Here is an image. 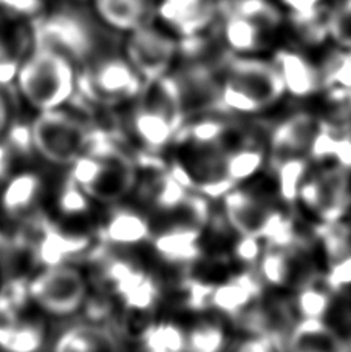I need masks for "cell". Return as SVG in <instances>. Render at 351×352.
<instances>
[{
  "instance_id": "6da1fadb",
  "label": "cell",
  "mask_w": 351,
  "mask_h": 352,
  "mask_svg": "<svg viewBox=\"0 0 351 352\" xmlns=\"http://www.w3.org/2000/svg\"><path fill=\"white\" fill-rule=\"evenodd\" d=\"M34 43L65 54L76 67L98 53L121 47L123 34L99 21L89 0H48L30 19Z\"/></svg>"
},
{
  "instance_id": "7a4b0ae2",
  "label": "cell",
  "mask_w": 351,
  "mask_h": 352,
  "mask_svg": "<svg viewBox=\"0 0 351 352\" xmlns=\"http://www.w3.org/2000/svg\"><path fill=\"white\" fill-rule=\"evenodd\" d=\"M78 87V67L56 50L34 43L12 84L17 99L34 113L62 109Z\"/></svg>"
},
{
  "instance_id": "3957f363",
  "label": "cell",
  "mask_w": 351,
  "mask_h": 352,
  "mask_svg": "<svg viewBox=\"0 0 351 352\" xmlns=\"http://www.w3.org/2000/svg\"><path fill=\"white\" fill-rule=\"evenodd\" d=\"M285 27L286 14L275 0H226L212 30L231 54L263 56Z\"/></svg>"
},
{
  "instance_id": "277c9868",
  "label": "cell",
  "mask_w": 351,
  "mask_h": 352,
  "mask_svg": "<svg viewBox=\"0 0 351 352\" xmlns=\"http://www.w3.org/2000/svg\"><path fill=\"white\" fill-rule=\"evenodd\" d=\"M144 80L124 56L123 45L98 53L78 67L76 94L70 104L89 115L92 110L116 109L131 104Z\"/></svg>"
},
{
  "instance_id": "5b68a950",
  "label": "cell",
  "mask_w": 351,
  "mask_h": 352,
  "mask_svg": "<svg viewBox=\"0 0 351 352\" xmlns=\"http://www.w3.org/2000/svg\"><path fill=\"white\" fill-rule=\"evenodd\" d=\"M285 94L284 82L271 59L263 56H231L220 87L224 115H255L280 102Z\"/></svg>"
},
{
  "instance_id": "8992f818",
  "label": "cell",
  "mask_w": 351,
  "mask_h": 352,
  "mask_svg": "<svg viewBox=\"0 0 351 352\" xmlns=\"http://www.w3.org/2000/svg\"><path fill=\"white\" fill-rule=\"evenodd\" d=\"M131 104L129 129L142 152L158 153L164 150L186 122L178 88L171 73L144 84Z\"/></svg>"
},
{
  "instance_id": "52a82bcc",
  "label": "cell",
  "mask_w": 351,
  "mask_h": 352,
  "mask_svg": "<svg viewBox=\"0 0 351 352\" xmlns=\"http://www.w3.org/2000/svg\"><path fill=\"white\" fill-rule=\"evenodd\" d=\"M83 115L70 105L36 113L31 121L34 153L52 166H70L87 147L92 122Z\"/></svg>"
},
{
  "instance_id": "ba28073f",
  "label": "cell",
  "mask_w": 351,
  "mask_h": 352,
  "mask_svg": "<svg viewBox=\"0 0 351 352\" xmlns=\"http://www.w3.org/2000/svg\"><path fill=\"white\" fill-rule=\"evenodd\" d=\"M224 218L237 235L254 236L274 244L297 241L294 226L265 197L242 188L223 195Z\"/></svg>"
},
{
  "instance_id": "9c48e42d",
  "label": "cell",
  "mask_w": 351,
  "mask_h": 352,
  "mask_svg": "<svg viewBox=\"0 0 351 352\" xmlns=\"http://www.w3.org/2000/svg\"><path fill=\"white\" fill-rule=\"evenodd\" d=\"M30 301L54 318H68L83 311L90 297L89 276L73 263L42 267L28 280Z\"/></svg>"
},
{
  "instance_id": "30bf717a",
  "label": "cell",
  "mask_w": 351,
  "mask_h": 352,
  "mask_svg": "<svg viewBox=\"0 0 351 352\" xmlns=\"http://www.w3.org/2000/svg\"><path fill=\"white\" fill-rule=\"evenodd\" d=\"M123 52L146 84L173 70L180 56V39L156 22L125 34Z\"/></svg>"
},
{
  "instance_id": "8fae6325",
  "label": "cell",
  "mask_w": 351,
  "mask_h": 352,
  "mask_svg": "<svg viewBox=\"0 0 351 352\" xmlns=\"http://www.w3.org/2000/svg\"><path fill=\"white\" fill-rule=\"evenodd\" d=\"M299 201L325 224L337 223L351 206L350 170L336 164L308 175L300 188Z\"/></svg>"
},
{
  "instance_id": "7c38bea8",
  "label": "cell",
  "mask_w": 351,
  "mask_h": 352,
  "mask_svg": "<svg viewBox=\"0 0 351 352\" xmlns=\"http://www.w3.org/2000/svg\"><path fill=\"white\" fill-rule=\"evenodd\" d=\"M226 0H158L156 22L178 37L189 39L215 27Z\"/></svg>"
},
{
  "instance_id": "4fadbf2b",
  "label": "cell",
  "mask_w": 351,
  "mask_h": 352,
  "mask_svg": "<svg viewBox=\"0 0 351 352\" xmlns=\"http://www.w3.org/2000/svg\"><path fill=\"white\" fill-rule=\"evenodd\" d=\"M285 93L296 99H306L323 90L322 72L304 50L294 47H275L271 58Z\"/></svg>"
},
{
  "instance_id": "5bb4252c",
  "label": "cell",
  "mask_w": 351,
  "mask_h": 352,
  "mask_svg": "<svg viewBox=\"0 0 351 352\" xmlns=\"http://www.w3.org/2000/svg\"><path fill=\"white\" fill-rule=\"evenodd\" d=\"M323 125V119L315 113L297 111L275 125L271 135V161L305 158Z\"/></svg>"
},
{
  "instance_id": "9a60e30c",
  "label": "cell",
  "mask_w": 351,
  "mask_h": 352,
  "mask_svg": "<svg viewBox=\"0 0 351 352\" xmlns=\"http://www.w3.org/2000/svg\"><path fill=\"white\" fill-rule=\"evenodd\" d=\"M33 45L30 21L0 11V87H12L19 68Z\"/></svg>"
},
{
  "instance_id": "2e32d148",
  "label": "cell",
  "mask_w": 351,
  "mask_h": 352,
  "mask_svg": "<svg viewBox=\"0 0 351 352\" xmlns=\"http://www.w3.org/2000/svg\"><path fill=\"white\" fill-rule=\"evenodd\" d=\"M153 229L142 212L131 207H116L96 232L98 243L109 249H130L152 240Z\"/></svg>"
},
{
  "instance_id": "e0dca14e",
  "label": "cell",
  "mask_w": 351,
  "mask_h": 352,
  "mask_svg": "<svg viewBox=\"0 0 351 352\" xmlns=\"http://www.w3.org/2000/svg\"><path fill=\"white\" fill-rule=\"evenodd\" d=\"M93 246L95 241L90 235L65 234L50 221L30 250L34 263L42 269L74 263L79 256L89 254Z\"/></svg>"
},
{
  "instance_id": "ac0fdd59",
  "label": "cell",
  "mask_w": 351,
  "mask_h": 352,
  "mask_svg": "<svg viewBox=\"0 0 351 352\" xmlns=\"http://www.w3.org/2000/svg\"><path fill=\"white\" fill-rule=\"evenodd\" d=\"M89 3L105 27L123 36L156 23L158 0H89Z\"/></svg>"
},
{
  "instance_id": "d6986e66",
  "label": "cell",
  "mask_w": 351,
  "mask_h": 352,
  "mask_svg": "<svg viewBox=\"0 0 351 352\" xmlns=\"http://www.w3.org/2000/svg\"><path fill=\"white\" fill-rule=\"evenodd\" d=\"M153 252L161 261L187 269L203 256V229L162 228L152 235Z\"/></svg>"
},
{
  "instance_id": "ffe728a7",
  "label": "cell",
  "mask_w": 351,
  "mask_h": 352,
  "mask_svg": "<svg viewBox=\"0 0 351 352\" xmlns=\"http://www.w3.org/2000/svg\"><path fill=\"white\" fill-rule=\"evenodd\" d=\"M262 286L263 283L259 275L253 272L235 274L229 280L212 289L208 307L234 318L260 298Z\"/></svg>"
},
{
  "instance_id": "44dd1931",
  "label": "cell",
  "mask_w": 351,
  "mask_h": 352,
  "mask_svg": "<svg viewBox=\"0 0 351 352\" xmlns=\"http://www.w3.org/2000/svg\"><path fill=\"white\" fill-rule=\"evenodd\" d=\"M43 192L42 176L33 170H23L6 176L0 192V209L11 219H22L36 210Z\"/></svg>"
},
{
  "instance_id": "7402d4cb",
  "label": "cell",
  "mask_w": 351,
  "mask_h": 352,
  "mask_svg": "<svg viewBox=\"0 0 351 352\" xmlns=\"http://www.w3.org/2000/svg\"><path fill=\"white\" fill-rule=\"evenodd\" d=\"M286 351L348 352V348L347 340L325 323V320H300L288 337Z\"/></svg>"
},
{
  "instance_id": "603a6c76",
  "label": "cell",
  "mask_w": 351,
  "mask_h": 352,
  "mask_svg": "<svg viewBox=\"0 0 351 352\" xmlns=\"http://www.w3.org/2000/svg\"><path fill=\"white\" fill-rule=\"evenodd\" d=\"M53 352H118L115 336L99 324L81 323L62 331Z\"/></svg>"
},
{
  "instance_id": "cb8c5ba5",
  "label": "cell",
  "mask_w": 351,
  "mask_h": 352,
  "mask_svg": "<svg viewBox=\"0 0 351 352\" xmlns=\"http://www.w3.org/2000/svg\"><path fill=\"white\" fill-rule=\"evenodd\" d=\"M47 332L41 323L14 320L0 323V351L2 352H41L45 346Z\"/></svg>"
},
{
  "instance_id": "d4e9b609",
  "label": "cell",
  "mask_w": 351,
  "mask_h": 352,
  "mask_svg": "<svg viewBox=\"0 0 351 352\" xmlns=\"http://www.w3.org/2000/svg\"><path fill=\"white\" fill-rule=\"evenodd\" d=\"M331 292L333 291L328 287L327 281L321 285L316 276H312L296 289L294 311L300 320H325L333 305Z\"/></svg>"
},
{
  "instance_id": "484cf974",
  "label": "cell",
  "mask_w": 351,
  "mask_h": 352,
  "mask_svg": "<svg viewBox=\"0 0 351 352\" xmlns=\"http://www.w3.org/2000/svg\"><path fill=\"white\" fill-rule=\"evenodd\" d=\"M138 338L142 352H186V329L173 322L149 323Z\"/></svg>"
},
{
  "instance_id": "4316f807",
  "label": "cell",
  "mask_w": 351,
  "mask_h": 352,
  "mask_svg": "<svg viewBox=\"0 0 351 352\" xmlns=\"http://www.w3.org/2000/svg\"><path fill=\"white\" fill-rule=\"evenodd\" d=\"M228 332L215 318H202L186 331V352H224Z\"/></svg>"
},
{
  "instance_id": "83f0119b",
  "label": "cell",
  "mask_w": 351,
  "mask_h": 352,
  "mask_svg": "<svg viewBox=\"0 0 351 352\" xmlns=\"http://www.w3.org/2000/svg\"><path fill=\"white\" fill-rule=\"evenodd\" d=\"M266 161V153L257 144H249L234 152L224 155V166H226L228 178L233 184L244 182L259 173Z\"/></svg>"
},
{
  "instance_id": "f1b7e54d",
  "label": "cell",
  "mask_w": 351,
  "mask_h": 352,
  "mask_svg": "<svg viewBox=\"0 0 351 352\" xmlns=\"http://www.w3.org/2000/svg\"><path fill=\"white\" fill-rule=\"evenodd\" d=\"M275 187L279 197L288 204L299 201V193L308 176V164L305 158H288L274 162Z\"/></svg>"
},
{
  "instance_id": "f546056e",
  "label": "cell",
  "mask_w": 351,
  "mask_h": 352,
  "mask_svg": "<svg viewBox=\"0 0 351 352\" xmlns=\"http://www.w3.org/2000/svg\"><path fill=\"white\" fill-rule=\"evenodd\" d=\"M28 280L25 276H12L0 286V323L19 320L31 305Z\"/></svg>"
},
{
  "instance_id": "4dcf8cb0",
  "label": "cell",
  "mask_w": 351,
  "mask_h": 352,
  "mask_svg": "<svg viewBox=\"0 0 351 352\" xmlns=\"http://www.w3.org/2000/svg\"><path fill=\"white\" fill-rule=\"evenodd\" d=\"M323 90L339 88L351 93V50L334 47L328 54H325L321 64Z\"/></svg>"
},
{
  "instance_id": "1f68e13d",
  "label": "cell",
  "mask_w": 351,
  "mask_h": 352,
  "mask_svg": "<svg viewBox=\"0 0 351 352\" xmlns=\"http://www.w3.org/2000/svg\"><path fill=\"white\" fill-rule=\"evenodd\" d=\"M328 41L337 48L351 50V0H330Z\"/></svg>"
},
{
  "instance_id": "d6a6232c",
  "label": "cell",
  "mask_w": 351,
  "mask_h": 352,
  "mask_svg": "<svg viewBox=\"0 0 351 352\" xmlns=\"http://www.w3.org/2000/svg\"><path fill=\"white\" fill-rule=\"evenodd\" d=\"M92 204L93 199L89 197V193L78 184H74L72 179L65 178L58 192V198H56V207L62 215L72 218L85 215L90 212Z\"/></svg>"
},
{
  "instance_id": "836d02e7",
  "label": "cell",
  "mask_w": 351,
  "mask_h": 352,
  "mask_svg": "<svg viewBox=\"0 0 351 352\" xmlns=\"http://www.w3.org/2000/svg\"><path fill=\"white\" fill-rule=\"evenodd\" d=\"M2 140L12 156L16 155L28 158L30 155L34 153L31 122L23 121V119L12 118L2 133Z\"/></svg>"
},
{
  "instance_id": "e575fe53",
  "label": "cell",
  "mask_w": 351,
  "mask_h": 352,
  "mask_svg": "<svg viewBox=\"0 0 351 352\" xmlns=\"http://www.w3.org/2000/svg\"><path fill=\"white\" fill-rule=\"evenodd\" d=\"M237 236L238 238L233 246V255L235 261L242 264V266H257L263 250H265V241L254 236Z\"/></svg>"
},
{
  "instance_id": "d590c367",
  "label": "cell",
  "mask_w": 351,
  "mask_h": 352,
  "mask_svg": "<svg viewBox=\"0 0 351 352\" xmlns=\"http://www.w3.org/2000/svg\"><path fill=\"white\" fill-rule=\"evenodd\" d=\"M325 281L333 292L351 287V250L330 263Z\"/></svg>"
},
{
  "instance_id": "8d00e7d4",
  "label": "cell",
  "mask_w": 351,
  "mask_h": 352,
  "mask_svg": "<svg viewBox=\"0 0 351 352\" xmlns=\"http://www.w3.org/2000/svg\"><path fill=\"white\" fill-rule=\"evenodd\" d=\"M47 2L48 0H0V11L30 21L39 14Z\"/></svg>"
},
{
  "instance_id": "74e56055",
  "label": "cell",
  "mask_w": 351,
  "mask_h": 352,
  "mask_svg": "<svg viewBox=\"0 0 351 352\" xmlns=\"http://www.w3.org/2000/svg\"><path fill=\"white\" fill-rule=\"evenodd\" d=\"M286 16H305L325 8L330 0H275Z\"/></svg>"
},
{
  "instance_id": "f35d334b",
  "label": "cell",
  "mask_w": 351,
  "mask_h": 352,
  "mask_svg": "<svg viewBox=\"0 0 351 352\" xmlns=\"http://www.w3.org/2000/svg\"><path fill=\"white\" fill-rule=\"evenodd\" d=\"M11 158L12 155L6 147V144L3 142L2 136H0V182L6 179V176L10 173V167H11Z\"/></svg>"
},
{
  "instance_id": "ab89813d",
  "label": "cell",
  "mask_w": 351,
  "mask_h": 352,
  "mask_svg": "<svg viewBox=\"0 0 351 352\" xmlns=\"http://www.w3.org/2000/svg\"><path fill=\"white\" fill-rule=\"evenodd\" d=\"M347 348H348V352H351V338L347 342Z\"/></svg>"
},
{
  "instance_id": "60d3db41",
  "label": "cell",
  "mask_w": 351,
  "mask_h": 352,
  "mask_svg": "<svg viewBox=\"0 0 351 352\" xmlns=\"http://www.w3.org/2000/svg\"><path fill=\"white\" fill-rule=\"evenodd\" d=\"M286 352H302V351H286Z\"/></svg>"
}]
</instances>
